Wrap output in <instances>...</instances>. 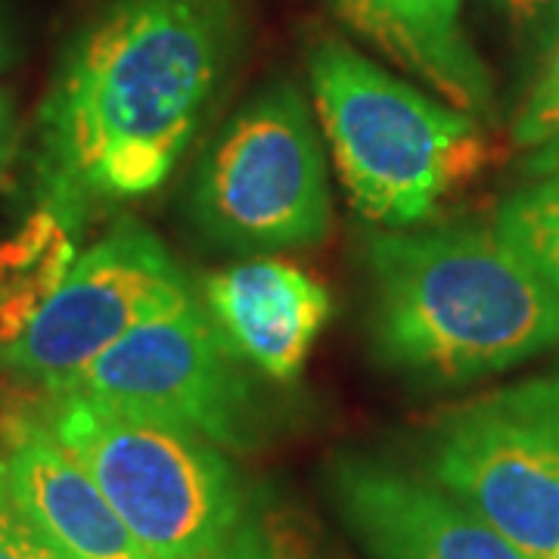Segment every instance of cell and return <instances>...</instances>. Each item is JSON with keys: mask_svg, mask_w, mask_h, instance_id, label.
<instances>
[{"mask_svg": "<svg viewBox=\"0 0 559 559\" xmlns=\"http://www.w3.org/2000/svg\"><path fill=\"white\" fill-rule=\"evenodd\" d=\"M237 0H106L38 109L40 202L75 224L156 193L240 47Z\"/></svg>", "mask_w": 559, "mask_h": 559, "instance_id": "6da1fadb", "label": "cell"}, {"mask_svg": "<svg viewBox=\"0 0 559 559\" xmlns=\"http://www.w3.org/2000/svg\"><path fill=\"white\" fill-rule=\"evenodd\" d=\"M364 264L370 348L399 377L481 380L559 345V299L498 227L385 230Z\"/></svg>", "mask_w": 559, "mask_h": 559, "instance_id": "7a4b0ae2", "label": "cell"}, {"mask_svg": "<svg viewBox=\"0 0 559 559\" xmlns=\"http://www.w3.org/2000/svg\"><path fill=\"white\" fill-rule=\"evenodd\" d=\"M308 81L348 200L370 224L414 227L479 171L485 140L476 116L432 100L355 47L314 40Z\"/></svg>", "mask_w": 559, "mask_h": 559, "instance_id": "3957f363", "label": "cell"}, {"mask_svg": "<svg viewBox=\"0 0 559 559\" xmlns=\"http://www.w3.org/2000/svg\"><path fill=\"white\" fill-rule=\"evenodd\" d=\"M156 559H202L246 520V488L218 444L79 392L35 407Z\"/></svg>", "mask_w": 559, "mask_h": 559, "instance_id": "277c9868", "label": "cell"}, {"mask_svg": "<svg viewBox=\"0 0 559 559\" xmlns=\"http://www.w3.org/2000/svg\"><path fill=\"white\" fill-rule=\"evenodd\" d=\"M193 215L221 249L261 255L330 237L333 200L308 100L277 81L242 106L205 153Z\"/></svg>", "mask_w": 559, "mask_h": 559, "instance_id": "5b68a950", "label": "cell"}, {"mask_svg": "<svg viewBox=\"0 0 559 559\" xmlns=\"http://www.w3.org/2000/svg\"><path fill=\"white\" fill-rule=\"evenodd\" d=\"M423 476L528 559H559V377L448 411L426 436Z\"/></svg>", "mask_w": 559, "mask_h": 559, "instance_id": "8992f818", "label": "cell"}, {"mask_svg": "<svg viewBox=\"0 0 559 559\" xmlns=\"http://www.w3.org/2000/svg\"><path fill=\"white\" fill-rule=\"evenodd\" d=\"M62 392L175 423L221 451L242 454L264 439V411L246 360L234 355L200 299L140 323Z\"/></svg>", "mask_w": 559, "mask_h": 559, "instance_id": "52a82bcc", "label": "cell"}, {"mask_svg": "<svg viewBox=\"0 0 559 559\" xmlns=\"http://www.w3.org/2000/svg\"><path fill=\"white\" fill-rule=\"evenodd\" d=\"M190 299L197 296L171 252L146 224L124 215L81 252L20 336L0 345V367L53 395L140 323Z\"/></svg>", "mask_w": 559, "mask_h": 559, "instance_id": "ba28073f", "label": "cell"}, {"mask_svg": "<svg viewBox=\"0 0 559 559\" xmlns=\"http://www.w3.org/2000/svg\"><path fill=\"white\" fill-rule=\"evenodd\" d=\"M330 498L373 559H528L441 485L389 460L340 454Z\"/></svg>", "mask_w": 559, "mask_h": 559, "instance_id": "9c48e42d", "label": "cell"}, {"mask_svg": "<svg viewBox=\"0 0 559 559\" xmlns=\"http://www.w3.org/2000/svg\"><path fill=\"white\" fill-rule=\"evenodd\" d=\"M200 305L234 355L277 382L299 377L333 314L320 280L274 259L240 261L205 277Z\"/></svg>", "mask_w": 559, "mask_h": 559, "instance_id": "30bf717a", "label": "cell"}, {"mask_svg": "<svg viewBox=\"0 0 559 559\" xmlns=\"http://www.w3.org/2000/svg\"><path fill=\"white\" fill-rule=\"evenodd\" d=\"M10 498L66 559H156L35 411L3 426Z\"/></svg>", "mask_w": 559, "mask_h": 559, "instance_id": "8fae6325", "label": "cell"}, {"mask_svg": "<svg viewBox=\"0 0 559 559\" xmlns=\"http://www.w3.org/2000/svg\"><path fill=\"white\" fill-rule=\"evenodd\" d=\"M345 25L469 116L491 112V79L463 32V0H333Z\"/></svg>", "mask_w": 559, "mask_h": 559, "instance_id": "7c38bea8", "label": "cell"}, {"mask_svg": "<svg viewBox=\"0 0 559 559\" xmlns=\"http://www.w3.org/2000/svg\"><path fill=\"white\" fill-rule=\"evenodd\" d=\"M79 224L40 202L13 237L0 242V345L13 342L79 259Z\"/></svg>", "mask_w": 559, "mask_h": 559, "instance_id": "4fadbf2b", "label": "cell"}, {"mask_svg": "<svg viewBox=\"0 0 559 559\" xmlns=\"http://www.w3.org/2000/svg\"><path fill=\"white\" fill-rule=\"evenodd\" d=\"M495 227L559 299V178H538L513 193Z\"/></svg>", "mask_w": 559, "mask_h": 559, "instance_id": "5bb4252c", "label": "cell"}, {"mask_svg": "<svg viewBox=\"0 0 559 559\" xmlns=\"http://www.w3.org/2000/svg\"><path fill=\"white\" fill-rule=\"evenodd\" d=\"M559 134V32L550 40L547 60L540 66L538 79L532 84L528 97L522 103L513 140L522 150H535L540 143Z\"/></svg>", "mask_w": 559, "mask_h": 559, "instance_id": "9a60e30c", "label": "cell"}, {"mask_svg": "<svg viewBox=\"0 0 559 559\" xmlns=\"http://www.w3.org/2000/svg\"><path fill=\"white\" fill-rule=\"evenodd\" d=\"M0 559H66L40 535L32 522L22 516L13 498L0 507Z\"/></svg>", "mask_w": 559, "mask_h": 559, "instance_id": "2e32d148", "label": "cell"}, {"mask_svg": "<svg viewBox=\"0 0 559 559\" xmlns=\"http://www.w3.org/2000/svg\"><path fill=\"white\" fill-rule=\"evenodd\" d=\"M202 559H293L286 550H280V544L255 520H246L221 540L218 547Z\"/></svg>", "mask_w": 559, "mask_h": 559, "instance_id": "e0dca14e", "label": "cell"}, {"mask_svg": "<svg viewBox=\"0 0 559 559\" xmlns=\"http://www.w3.org/2000/svg\"><path fill=\"white\" fill-rule=\"evenodd\" d=\"M525 25H550L559 32V0H500Z\"/></svg>", "mask_w": 559, "mask_h": 559, "instance_id": "ac0fdd59", "label": "cell"}, {"mask_svg": "<svg viewBox=\"0 0 559 559\" xmlns=\"http://www.w3.org/2000/svg\"><path fill=\"white\" fill-rule=\"evenodd\" d=\"M525 168H528L535 178H559V134L547 140V143L535 146Z\"/></svg>", "mask_w": 559, "mask_h": 559, "instance_id": "d6986e66", "label": "cell"}, {"mask_svg": "<svg viewBox=\"0 0 559 559\" xmlns=\"http://www.w3.org/2000/svg\"><path fill=\"white\" fill-rule=\"evenodd\" d=\"M13 138H16V131H13V103L0 91V168L10 159Z\"/></svg>", "mask_w": 559, "mask_h": 559, "instance_id": "ffe728a7", "label": "cell"}, {"mask_svg": "<svg viewBox=\"0 0 559 559\" xmlns=\"http://www.w3.org/2000/svg\"><path fill=\"white\" fill-rule=\"evenodd\" d=\"M16 57H20L16 35H13L10 20H7V13H3V7H0V72H7V69L16 62Z\"/></svg>", "mask_w": 559, "mask_h": 559, "instance_id": "44dd1931", "label": "cell"}, {"mask_svg": "<svg viewBox=\"0 0 559 559\" xmlns=\"http://www.w3.org/2000/svg\"><path fill=\"white\" fill-rule=\"evenodd\" d=\"M10 500V469H7V451H3V439H0V507Z\"/></svg>", "mask_w": 559, "mask_h": 559, "instance_id": "7402d4cb", "label": "cell"}, {"mask_svg": "<svg viewBox=\"0 0 559 559\" xmlns=\"http://www.w3.org/2000/svg\"><path fill=\"white\" fill-rule=\"evenodd\" d=\"M0 171H3V168H0Z\"/></svg>", "mask_w": 559, "mask_h": 559, "instance_id": "603a6c76", "label": "cell"}]
</instances>
